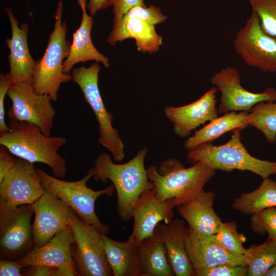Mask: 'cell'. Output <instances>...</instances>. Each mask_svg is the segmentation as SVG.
<instances>
[{
  "instance_id": "obj_1",
  "label": "cell",
  "mask_w": 276,
  "mask_h": 276,
  "mask_svg": "<svg viewBox=\"0 0 276 276\" xmlns=\"http://www.w3.org/2000/svg\"><path fill=\"white\" fill-rule=\"evenodd\" d=\"M147 152L144 147L122 164L114 163L108 154L103 152L98 155L94 166L88 171V174L96 181H111L117 194V212L124 221L132 218V208L140 195L153 188L144 165Z\"/></svg>"
},
{
  "instance_id": "obj_2",
  "label": "cell",
  "mask_w": 276,
  "mask_h": 276,
  "mask_svg": "<svg viewBox=\"0 0 276 276\" xmlns=\"http://www.w3.org/2000/svg\"><path fill=\"white\" fill-rule=\"evenodd\" d=\"M8 127L0 135V145L18 158L48 165L56 177H65L66 160L58 153L66 143L65 137L45 135L36 125L24 121L10 119Z\"/></svg>"
},
{
  "instance_id": "obj_3",
  "label": "cell",
  "mask_w": 276,
  "mask_h": 276,
  "mask_svg": "<svg viewBox=\"0 0 276 276\" xmlns=\"http://www.w3.org/2000/svg\"><path fill=\"white\" fill-rule=\"evenodd\" d=\"M156 196L162 201L173 199L179 206L193 199L214 176L215 170L202 162L185 168L178 159L163 161L158 168L147 169Z\"/></svg>"
},
{
  "instance_id": "obj_4",
  "label": "cell",
  "mask_w": 276,
  "mask_h": 276,
  "mask_svg": "<svg viewBox=\"0 0 276 276\" xmlns=\"http://www.w3.org/2000/svg\"><path fill=\"white\" fill-rule=\"evenodd\" d=\"M241 130L234 131L231 139L224 144L205 143L189 151L188 161L193 165L203 163L215 171H248L263 179L276 174V162L260 159L248 153L241 141Z\"/></svg>"
},
{
  "instance_id": "obj_5",
  "label": "cell",
  "mask_w": 276,
  "mask_h": 276,
  "mask_svg": "<svg viewBox=\"0 0 276 276\" xmlns=\"http://www.w3.org/2000/svg\"><path fill=\"white\" fill-rule=\"evenodd\" d=\"M62 0H59L55 14L53 31L50 35L42 57L37 61L32 86L39 94L48 95L53 101L58 98V92L62 83L72 80L71 73L63 70V62L69 55L71 44L66 39L67 25L62 21Z\"/></svg>"
},
{
  "instance_id": "obj_6",
  "label": "cell",
  "mask_w": 276,
  "mask_h": 276,
  "mask_svg": "<svg viewBox=\"0 0 276 276\" xmlns=\"http://www.w3.org/2000/svg\"><path fill=\"white\" fill-rule=\"evenodd\" d=\"M100 71V65L96 62L88 67L74 68L71 74L95 115L99 125V143L111 153L114 160L121 162L125 155L124 145L118 130L112 125L113 117L106 108L99 90Z\"/></svg>"
},
{
  "instance_id": "obj_7",
  "label": "cell",
  "mask_w": 276,
  "mask_h": 276,
  "mask_svg": "<svg viewBox=\"0 0 276 276\" xmlns=\"http://www.w3.org/2000/svg\"><path fill=\"white\" fill-rule=\"evenodd\" d=\"M44 189L53 194L72 208L86 223L94 226L100 233L107 234L109 226L102 223L96 215L95 204L101 195L110 196L114 188L109 186L98 191L93 190L86 185L91 178L87 173L80 180L67 181L51 176L44 171L37 168Z\"/></svg>"
},
{
  "instance_id": "obj_8",
  "label": "cell",
  "mask_w": 276,
  "mask_h": 276,
  "mask_svg": "<svg viewBox=\"0 0 276 276\" xmlns=\"http://www.w3.org/2000/svg\"><path fill=\"white\" fill-rule=\"evenodd\" d=\"M70 226L74 237L72 257L79 275H112L99 231L74 211Z\"/></svg>"
},
{
  "instance_id": "obj_9",
  "label": "cell",
  "mask_w": 276,
  "mask_h": 276,
  "mask_svg": "<svg viewBox=\"0 0 276 276\" xmlns=\"http://www.w3.org/2000/svg\"><path fill=\"white\" fill-rule=\"evenodd\" d=\"M234 47L246 65L264 73L276 72V37L263 31L254 11L236 34Z\"/></svg>"
},
{
  "instance_id": "obj_10",
  "label": "cell",
  "mask_w": 276,
  "mask_h": 276,
  "mask_svg": "<svg viewBox=\"0 0 276 276\" xmlns=\"http://www.w3.org/2000/svg\"><path fill=\"white\" fill-rule=\"evenodd\" d=\"M32 204L13 206L0 200L1 255L12 258L24 256L34 244L31 219Z\"/></svg>"
},
{
  "instance_id": "obj_11",
  "label": "cell",
  "mask_w": 276,
  "mask_h": 276,
  "mask_svg": "<svg viewBox=\"0 0 276 276\" xmlns=\"http://www.w3.org/2000/svg\"><path fill=\"white\" fill-rule=\"evenodd\" d=\"M7 95L12 103L8 112L10 119L33 124L51 135L56 111L48 95L36 93L32 85L24 82L11 84Z\"/></svg>"
},
{
  "instance_id": "obj_12",
  "label": "cell",
  "mask_w": 276,
  "mask_h": 276,
  "mask_svg": "<svg viewBox=\"0 0 276 276\" xmlns=\"http://www.w3.org/2000/svg\"><path fill=\"white\" fill-rule=\"evenodd\" d=\"M210 81L220 93L218 106L220 114L238 111L249 112L259 102H274V88H269L259 93L246 90L241 83L238 70L234 66L221 68L212 76Z\"/></svg>"
},
{
  "instance_id": "obj_13",
  "label": "cell",
  "mask_w": 276,
  "mask_h": 276,
  "mask_svg": "<svg viewBox=\"0 0 276 276\" xmlns=\"http://www.w3.org/2000/svg\"><path fill=\"white\" fill-rule=\"evenodd\" d=\"M45 191L34 163L20 158L0 181V200L13 206L32 204Z\"/></svg>"
},
{
  "instance_id": "obj_14",
  "label": "cell",
  "mask_w": 276,
  "mask_h": 276,
  "mask_svg": "<svg viewBox=\"0 0 276 276\" xmlns=\"http://www.w3.org/2000/svg\"><path fill=\"white\" fill-rule=\"evenodd\" d=\"M73 242L70 226L44 245L34 247L18 262L23 267L39 264L53 267L52 276L79 275L72 257Z\"/></svg>"
},
{
  "instance_id": "obj_15",
  "label": "cell",
  "mask_w": 276,
  "mask_h": 276,
  "mask_svg": "<svg viewBox=\"0 0 276 276\" xmlns=\"http://www.w3.org/2000/svg\"><path fill=\"white\" fill-rule=\"evenodd\" d=\"M32 205L35 214L32 226L34 247L44 245L70 226L74 210L51 193L45 190Z\"/></svg>"
},
{
  "instance_id": "obj_16",
  "label": "cell",
  "mask_w": 276,
  "mask_h": 276,
  "mask_svg": "<svg viewBox=\"0 0 276 276\" xmlns=\"http://www.w3.org/2000/svg\"><path fill=\"white\" fill-rule=\"evenodd\" d=\"M175 206L173 199L162 201L156 196L153 189L143 192L132 208L133 227L128 239L140 243L153 234L158 223H170L174 219Z\"/></svg>"
},
{
  "instance_id": "obj_17",
  "label": "cell",
  "mask_w": 276,
  "mask_h": 276,
  "mask_svg": "<svg viewBox=\"0 0 276 276\" xmlns=\"http://www.w3.org/2000/svg\"><path fill=\"white\" fill-rule=\"evenodd\" d=\"M218 90L213 86L195 101L181 106H167L164 112L173 124V131L180 137H186L200 125L218 116L216 106Z\"/></svg>"
},
{
  "instance_id": "obj_18",
  "label": "cell",
  "mask_w": 276,
  "mask_h": 276,
  "mask_svg": "<svg viewBox=\"0 0 276 276\" xmlns=\"http://www.w3.org/2000/svg\"><path fill=\"white\" fill-rule=\"evenodd\" d=\"M186 247L194 271L222 264L245 265L244 256L231 254L215 235L200 234L186 227Z\"/></svg>"
},
{
  "instance_id": "obj_19",
  "label": "cell",
  "mask_w": 276,
  "mask_h": 276,
  "mask_svg": "<svg viewBox=\"0 0 276 276\" xmlns=\"http://www.w3.org/2000/svg\"><path fill=\"white\" fill-rule=\"evenodd\" d=\"M6 12L11 29V37L6 39L10 51V70L6 74L11 84L24 82L32 85L37 61L32 57L28 48L29 26L24 23L19 26L11 8H6Z\"/></svg>"
},
{
  "instance_id": "obj_20",
  "label": "cell",
  "mask_w": 276,
  "mask_h": 276,
  "mask_svg": "<svg viewBox=\"0 0 276 276\" xmlns=\"http://www.w3.org/2000/svg\"><path fill=\"white\" fill-rule=\"evenodd\" d=\"M77 1L82 12V20L79 28L73 34L70 54L63 62L64 72L71 73L75 64L92 60L101 62L108 68L110 66L109 58L100 53L91 41L90 35L94 20L92 16L86 12L87 0Z\"/></svg>"
},
{
  "instance_id": "obj_21",
  "label": "cell",
  "mask_w": 276,
  "mask_h": 276,
  "mask_svg": "<svg viewBox=\"0 0 276 276\" xmlns=\"http://www.w3.org/2000/svg\"><path fill=\"white\" fill-rule=\"evenodd\" d=\"M214 191L201 190L191 200L178 206L179 215L189 227L200 234L214 235L222 222L214 210Z\"/></svg>"
},
{
  "instance_id": "obj_22",
  "label": "cell",
  "mask_w": 276,
  "mask_h": 276,
  "mask_svg": "<svg viewBox=\"0 0 276 276\" xmlns=\"http://www.w3.org/2000/svg\"><path fill=\"white\" fill-rule=\"evenodd\" d=\"M186 221L177 218L169 223L160 222V230L168 258L176 276H195L186 247Z\"/></svg>"
},
{
  "instance_id": "obj_23",
  "label": "cell",
  "mask_w": 276,
  "mask_h": 276,
  "mask_svg": "<svg viewBox=\"0 0 276 276\" xmlns=\"http://www.w3.org/2000/svg\"><path fill=\"white\" fill-rule=\"evenodd\" d=\"M130 38L135 39L137 50L143 53H156L163 42V37L156 32L155 25L138 17L123 18L119 25L113 26L107 41L114 45Z\"/></svg>"
},
{
  "instance_id": "obj_24",
  "label": "cell",
  "mask_w": 276,
  "mask_h": 276,
  "mask_svg": "<svg viewBox=\"0 0 276 276\" xmlns=\"http://www.w3.org/2000/svg\"><path fill=\"white\" fill-rule=\"evenodd\" d=\"M100 237L113 276H141L140 243L115 241L105 234L100 233Z\"/></svg>"
},
{
  "instance_id": "obj_25",
  "label": "cell",
  "mask_w": 276,
  "mask_h": 276,
  "mask_svg": "<svg viewBox=\"0 0 276 276\" xmlns=\"http://www.w3.org/2000/svg\"><path fill=\"white\" fill-rule=\"evenodd\" d=\"M141 276H173L161 232L157 226L153 234L139 243Z\"/></svg>"
},
{
  "instance_id": "obj_26",
  "label": "cell",
  "mask_w": 276,
  "mask_h": 276,
  "mask_svg": "<svg viewBox=\"0 0 276 276\" xmlns=\"http://www.w3.org/2000/svg\"><path fill=\"white\" fill-rule=\"evenodd\" d=\"M248 114L247 111H231L211 120L199 130H195L194 134L185 141V147L190 151L201 144L212 143L227 132L245 128L249 126Z\"/></svg>"
},
{
  "instance_id": "obj_27",
  "label": "cell",
  "mask_w": 276,
  "mask_h": 276,
  "mask_svg": "<svg viewBox=\"0 0 276 276\" xmlns=\"http://www.w3.org/2000/svg\"><path fill=\"white\" fill-rule=\"evenodd\" d=\"M233 209L242 214L252 215L276 206V180L266 178L256 190L243 193L232 203Z\"/></svg>"
},
{
  "instance_id": "obj_28",
  "label": "cell",
  "mask_w": 276,
  "mask_h": 276,
  "mask_svg": "<svg viewBox=\"0 0 276 276\" xmlns=\"http://www.w3.org/2000/svg\"><path fill=\"white\" fill-rule=\"evenodd\" d=\"M248 276H264L276 262V241L267 239L261 244L252 245L244 255Z\"/></svg>"
},
{
  "instance_id": "obj_29",
  "label": "cell",
  "mask_w": 276,
  "mask_h": 276,
  "mask_svg": "<svg viewBox=\"0 0 276 276\" xmlns=\"http://www.w3.org/2000/svg\"><path fill=\"white\" fill-rule=\"evenodd\" d=\"M249 126L260 130L266 141H276V102H261L255 105L248 114Z\"/></svg>"
},
{
  "instance_id": "obj_30",
  "label": "cell",
  "mask_w": 276,
  "mask_h": 276,
  "mask_svg": "<svg viewBox=\"0 0 276 276\" xmlns=\"http://www.w3.org/2000/svg\"><path fill=\"white\" fill-rule=\"evenodd\" d=\"M218 241L228 251L237 256H244L246 248L243 246L246 237L237 231V223L232 221L222 222L215 234Z\"/></svg>"
},
{
  "instance_id": "obj_31",
  "label": "cell",
  "mask_w": 276,
  "mask_h": 276,
  "mask_svg": "<svg viewBox=\"0 0 276 276\" xmlns=\"http://www.w3.org/2000/svg\"><path fill=\"white\" fill-rule=\"evenodd\" d=\"M267 34L276 37V0H247Z\"/></svg>"
},
{
  "instance_id": "obj_32",
  "label": "cell",
  "mask_w": 276,
  "mask_h": 276,
  "mask_svg": "<svg viewBox=\"0 0 276 276\" xmlns=\"http://www.w3.org/2000/svg\"><path fill=\"white\" fill-rule=\"evenodd\" d=\"M250 227L255 233L260 235L267 233L268 239L276 241V206L252 214Z\"/></svg>"
},
{
  "instance_id": "obj_33",
  "label": "cell",
  "mask_w": 276,
  "mask_h": 276,
  "mask_svg": "<svg viewBox=\"0 0 276 276\" xmlns=\"http://www.w3.org/2000/svg\"><path fill=\"white\" fill-rule=\"evenodd\" d=\"M131 17L140 18L154 25L163 22L167 18V17L161 12L159 7L152 5L148 7L146 6L134 7L123 17L124 18Z\"/></svg>"
},
{
  "instance_id": "obj_34",
  "label": "cell",
  "mask_w": 276,
  "mask_h": 276,
  "mask_svg": "<svg viewBox=\"0 0 276 276\" xmlns=\"http://www.w3.org/2000/svg\"><path fill=\"white\" fill-rule=\"evenodd\" d=\"M245 265L222 264L195 270V276H246Z\"/></svg>"
},
{
  "instance_id": "obj_35",
  "label": "cell",
  "mask_w": 276,
  "mask_h": 276,
  "mask_svg": "<svg viewBox=\"0 0 276 276\" xmlns=\"http://www.w3.org/2000/svg\"><path fill=\"white\" fill-rule=\"evenodd\" d=\"M108 6L113 7V26L119 24L129 10L136 6H145L144 0H108Z\"/></svg>"
},
{
  "instance_id": "obj_36",
  "label": "cell",
  "mask_w": 276,
  "mask_h": 276,
  "mask_svg": "<svg viewBox=\"0 0 276 276\" xmlns=\"http://www.w3.org/2000/svg\"><path fill=\"white\" fill-rule=\"evenodd\" d=\"M11 83L6 75L1 73L0 75V135L9 130L8 125L6 123L5 111L4 107L5 98Z\"/></svg>"
},
{
  "instance_id": "obj_37",
  "label": "cell",
  "mask_w": 276,
  "mask_h": 276,
  "mask_svg": "<svg viewBox=\"0 0 276 276\" xmlns=\"http://www.w3.org/2000/svg\"><path fill=\"white\" fill-rule=\"evenodd\" d=\"M3 145L0 146V181L14 165L16 159Z\"/></svg>"
},
{
  "instance_id": "obj_38",
  "label": "cell",
  "mask_w": 276,
  "mask_h": 276,
  "mask_svg": "<svg viewBox=\"0 0 276 276\" xmlns=\"http://www.w3.org/2000/svg\"><path fill=\"white\" fill-rule=\"evenodd\" d=\"M21 266L18 261L2 259L0 261L1 276L23 275Z\"/></svg>"
},
{
  "instance_id": "obj_39",
  "label": "cell",
  "mask_w": 276,
  "mask_h": 276,
  "mask_svg": "<svg viewBox=\"0 0 276 276\" xmlns=\"http://www.w3.org/2000/svg\"><path fill=\"white\" fill-rule=\"evenodd\" d=\"M53 267L45 265H36L30 266L26 275L52 276Z\"/></svg>"
},
{
  "instance_id": "obj_40",
  "label": "cell",
  "mask_w": 276,
  "mask_h": 276,
  "mask_svg": "<svg viewBox=\"0 0 276 276\" xmlns=\"http://www.w3.org/2000/svg\"><path fill=\"white\" fill-rule=\"evenodd\" d=\"M108 7V0H88L86 5L91 16L94 15L100 10L105 9Z\"/></svg>"
},
{
  "instance_id": "obj_41",
  "label": "cell",
  "mask_w": 276,
  "mask_h": 276,
  "mask_svg": "<svg viewBox=\"0 0 276 276\" xmlns=\"http://www.w3.org/2000/svg\"><path fill=\"white\" fill-rule=\"evenodd\" d=\"M264 276H276V262L267 271Z\"/></svg>"
},
{
  "instance_id": "obj_42",
  "label": "cell",
  "mask_w": 276,
  "mask_h": 276,
  "mask_svg": "<svg viewBox=\"0 0 276 276\" xmlns=\"http://www.w3.org/2000/svg\"><path fill=\"white\" fill-rule=\"evenodd\" d=\"M273 98H274V101L276 102V89H273Z\"/></svg>"
}]
</instances>
